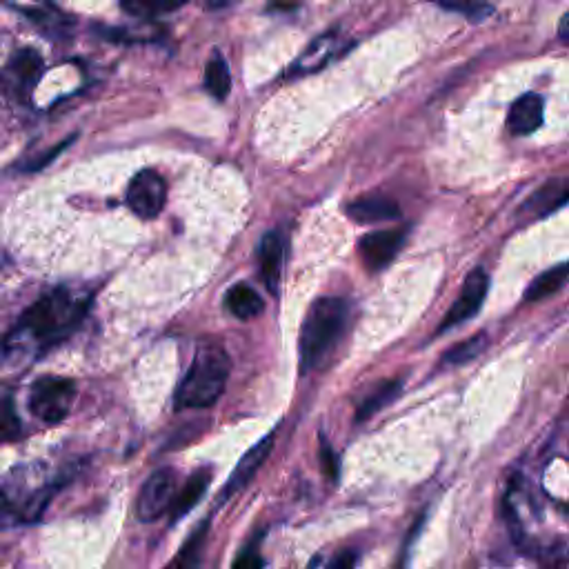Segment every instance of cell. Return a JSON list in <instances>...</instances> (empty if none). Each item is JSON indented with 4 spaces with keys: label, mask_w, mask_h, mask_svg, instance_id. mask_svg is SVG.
Listing matches in <instances>:
<instances>
[{
    "label": "cell",
    "mask_w": 569,
    "mask_h": 569,
    "mask_svg": "<svg viewBox=\"0 0 569 569\" xmlns=\"http://www.w3.org/2000/svg\"><path fill=\"white\" fill-rule=\"evenodd\" d=\"M225 307L232 316L241 318V321H249V318H256L261 314L265 305L261 294H258L254 287H249L247 283H238L227 289Z\"/></svg>",
    "instance_id": "obj_17"
},
{
    "label": "cell",
    "mask_w": 569,
    "mask_h": 569,
    "mask_svg": "<svg viewBox=\"0 0 569 569\" xmlns=\"http://www.w3.org/2000/svg\"><path fill=\"white\" fill-rule=\"evenodd\" d=\"M403 389V381L401 378H394V381H385L383 385H378L372 394H369L365 401L358 405L356 409V421L363 423L369 421V418L376 416L381 409H385L389 403H394L398 394Z\"/></svg>",
    "instance_id": "obj_19"
},
{
    "label": "cell",
    "mask_w": 569,
    "mask_h": 569,
    "mask_svg": "<svg viewBox=\"0 0 569 569\" xmlns=\"http://www.w3.org/2000/svg\"><path fill=\"white\" fill-rule=\"evenodd\" d=\"M274 436H276V432H269L265 438H261V441L249 447L247 452L243 454L241 461H238V465L234 467L232 476L227 478V483H225L223 492H221V503H227L229 498H232L234 494H238V492H241V489H245L249 483H252V478L256 476L258 469L263 467V463L267 461V456L272 454Z\"/></svg>",
    "instance_id": "obj_9"
},
{
    "label": "cell",
    "mask_w": 569,
    "mask_h": 569,
    "mask_svg": "<svg viewBox=\"0 0 569 569\" xmlns=\"http://www.w3.org/2000/svg\"><path fill=\"white\" fill-rule=\"evenodd\" d=\"M567 203H569V178H554V181H547L543 187H538L536 192L527 198L521 212L532 218H545Z\"/></svg>",
    "instance_id": "obj_10"
},
{
    "label": "cell",
    "mask_w": 569,
    "mask_h": 569,
    "mask_svg": "<svg viewBox=\"0 0 569 569\" xmlns=\"http://www.w3.org/2000/svg\"><path fill=\"white\" fill-rule=\"evenodd\" d=\"M176 498V472L172 467H161L147 478L136 498V516L143 523L156 521L172 509Z\"/></svg>",
    "instance_id": "obj_5"
},
{
    "label": "cell",
    "mask_w": 569,
    "mask_h": 569,
    "mask_svg": "<svg viewBox=\"0 0 569 569\" xmlns=\"http://www.w3.org/2000/svg\"><path fill=\"white\" fill-rule=\"evenodd\" d=\"M345 212L354 223L372 225V223L394 221V218H398V214H401V209H398L396 201H392V198H387L383 194H369L349 203Z\"/></svg>",
    "instance_id": "obj_12"
},
{
    "label": "cell",
    "mask_w": 569,
    "mask_h": 569,
    "mask_svg": "<svg viewBox=\"0 0 569 569\" xmlns=\"http://www.w3.org/2000/svg\"><path fill=\"white\" fill-rule=\"evenodd\" d=\"M405 243V229H381L361 238L358 252L369 272H381L394 261Z\"/></svg>",
    "instance_id": "obj_8"
},
{
    "label": "cell",
    "mask_w": 569,
    "mask_h": 569,
    "mask_svg": "<svg viewBox=\"0 0 569 569\" xmlns=\"http://www.w3.org/2000/svg\"><path fill=\"white\" fill-rule=\"evenodd\" d=\"M558 36L569 45V12L561 18V23H558Z\"/></svg>",
    "instance_id": "obj_29"
},
{
    "label": "cell",
    "mask_w": 569,
    "mask_h": 569,
    "mask_svg": "<svg viewBox=\"0 0 569 569\" xmlns=\"http://www.w3.org/2000/svg\"><path fill=\"white\" fill-rule=\"evenodd\" d=\"M283 258H285V245L278 232H267L263 236L261 245H258V265H261V276L265 287L274 296L281 289V274H283Z\"/></svg>",
    "instance_id": "obj_11"
},
{
    "label": "cell",
    "mask_w": 569,
    "mask_h": 569,
    "mask_svg": "<svg viewBox=\"0 0 569 569\" xmlns=\"http://www.w3.org/2000/svg\"><path fill=\"white\" fill-rule=\"evenodd\" d=\"M545 103L538 94H523L509 109L507 127L514 136H529L543 125Z\"/></svg>",
    "instance_id": "obj_13"
},
{
    "label": "cell",
    "mask_w": 569,
    "mask_h": 569,
    "mask_svg": "<svg viewBox=\"0 0 569 569\" xmlns=\"http://www.w3.org/2000/svg\"><path fill=\"white\" fill-rule=\"evenodd\" d=\"M343 45H345L343 38L338 36L336 32H329V34H325L321 38H316V41L305 49L303 56L294 63L292 74L294 76H303V74L318 72V69L325 67L329 61H332V58H336L338 54H341Z\"/></svg>",
    "instance_id": "obj_14"
},
{
    "label": "cell",
    "mask_w": 569,
    "mask_h": 569,
    "mask_svg": "<svg viewBox=\"0 0 569 569\" xmlns=\"http://www.w3.org/2000/svg\"><path fill=\"white\" fill-rule=\"evenodd\" d=\"M76 398V383L63 376H43L29 389V412L47 425L63 423Z\"/></svg>",
    "instance_id": "obj_4"
},
{
    "label": "cell",
    "mask_w": 569,
    "mask_h": 569,
    "mask_svg": "<svg viewBox=\"0 0 569 569\" xmlns=\"http://www.w3.org/2000/svg\"><path fill=\"white\" fill-rule=\"evenodd\" d=\"M21 434H23L21 418L16 414L12 396L0 394V443L16 441Z\"/></svg>",
    "instance_id": "obj_24"
},
{
    "label": "cell",
    "mask_w": 569,
    "mask_h": 569,
    "mask_svg": "<svg viewBox=\"0 0 569 569\" xmlns=\"http://www.w3.org/2000/svg\"><path fill=\"white\" fill-rule=\"evenodd\" d=\"M487 289H489V278L485 274V269H474V272H469L461 287V294H458L454 305L449 307V312L445 314L441 325H438V334L449 332V329H454L456 325H463L469 321V318H474L478 314V309H481L485 303Z\"/></svg>",
    "instance_id": "obj_7"
},
{
    "label": "cell",
    "mask_w": 569,
    "mask_h": 569,
    "mask_svg": "<svg viewBox=\"0 0 569 569\" xmlns=\"http://www.w3.org/2000/svg\"><path fill=\"white\" fill-rule=\"evenodd\" d=\"M92 294L81 287H56L27 309L9 336V345H36L49 349L74 332L83 321Z\"/></svg>",
    "instance_id": "obj_1"
},
{
    "label": "cell",
    "mask_w": 569,
    "mask_h": 569,
    "mask_svg": "<svg viewBox=\"0 0 569 569\" xmlns=\"http://www.w3.org/2000/svg\"><path fill=\"white\" fill-rule=\"evenodd\" d=\"M205 87L216 101H225L229 92H232V74H229V65L223 54L216 52L209 58L205 69Z\"/></svg>",
    "instance_id": "obj_20"
},
{
    "label": "cell",
    "mask_w": 569,
    "mask_h": 569,
    "mask_svg": "<svg viewBox=\"0 0 569 569\" xmlns=\"http://www.w3.org/2000/svg\"><path fill=\"white\" fill-rule=\"evenodd\" d=\"M487 347V334H474L463 343H456L452 349H447L443 354V363L447 365H465L474 361L476 356H481Z\"/></svg>",
    "instance_id": "obj_23"
},
{
    "label": "cell",
    "mask_w": 569,
    "mask_h": 569,
    "mask_svg": "<svg viewBox=\"0 0 569 569\" xmlns=\"http://www.w3.org/2000/svg\"><path fill=\"white\" fill-rule=\"evenodd\" d=\"M232 361L223 345L203 343L176 392V409H207L223 396Z\"/></svg>",
    "instance_id": "obj_3"
},
{
    "label": "cell",
    "mask_w": 569,
    "mask_h": 569,
    "mask_svg": "<svg viewBox=\"0 0 569 569\" xmlns=\"http://www.w3.org/2000/svg\"><path fill=\"white\" fill-rule=\"evenodd\" d=\"M209 536V521H203L192 534L187 536V541L178 549L176 556L167 563L165 569H198L203 563L205 545Z\"/></svg>",
    "instance_id": "obj_16"
},
{
    "label": "cell",
    "mask_w": 569,
    "mask_h": 569,
    "mask_svg": "<svg viewBox=\"0 0 569 569\" xmlns=\"http://www.w3.org/2000/svg\"><path fill=\"white\" fill-rule=\"evenodd\" d=\"M12 72L23 89H32L43 74V58L32 49H23L12 61Z\"/></svg>",
    "instance_id": "obj_22"
},
{
    "label": "cell",
    "mask_w": 569,
    "mask_h": 569,
    "mask_svg": "<svg viewBox=\"0 0 569 569\" xmlns=\"http://www.w3.org/2000/svg\"><path fill=\"white\" fill-rule=\"evenodd\" d=\"M358 561H361V556H358V552H354V549H345V552L336 554L325 569H356Z\"/></svg>",
    "instance_id": "obj_28"
},
{
    "label": "cell",
    "mask_w": 569,
    "mask_h": 569,
    "mask_svg": "<svg viewBox=\"0 0 569 569\" xmlns=\"http://www.w3.org/2000/svg\"><path fill=\"white\" fill-rule=\"evenodd\" d=\"M445 12H452L467 18L469 23H483L494 14V5L487 0H432Z\"/></svg>",
    "instance_id": "obj_21"
},
{
    "label": "cell",
    "mask_w": 569,
    "mask_h": 569,
    "mask_svg": "<svg viewBox=\"0 0 569 569\" xmlns=\"http://www.w3.org/2000/svg\"><path fill=\"white\" fill-rule=\"evenodd\" d=\"M165 201L167 183L154 169H141V172L132 178V183H129L127 205L138 218H143V221H152V218L161 214Z\"/></svg>",
    "instance_id": "obj_6"
},
{
    "label": "cell",
    "mask_w": 569,
    "mask_h": 569,
    "mask_svg": "<svg viewBox=\"0 0 569 569\" xmlns=\"http://www.w3.org/2000/svg\"><path fill=\"white\" fill-rule=\"evenodd\" d=\"M121 3L134 14H165V12H174V9L183 7L187 0H121Z\"/></svg>",
    "instance_id": "obj_25"
},
{
    "label": "cell",
    "mask_w": 569,
    "mask_h": 569,
    "mask_svg": "<svg viewBox=\"0 0 569 569\" xmlns=\"http://www.w3.org/2000/svg\"><path fill=\"white\" fill-rule=\"evenodd\" d=\"M321 463H323V472L332 483H338V478H341V463H338V456L329 445L325 438L321 441Z\"/></svg>",
    "instance_id": "obj_27"
},
{
    "label": "cell",
    "mask_w": 569,
    "mask_h": 569,
    "mask_svg": "<svg viewBox=\"0 0 569 569\" xmlns=\"http://www.w3.org/2000/svg\"><path fill=\"white\" fill-rule=\"evenodd\" d=\"M569 281V263H558L554 267L545 269V272L536 278V281L527 287L525 301H543V298L554 296L558 289H563Z\"/></svg>",
    "instance_id": "obj_18"
},
{
    "label": "cell",
    "mask_w": 569,
    "mask_h": 569,
    "mask_svg": "<svg viewBox=\"0 0 569 569\" xmlns=\"http://www.w3.org/2000/svg\"><path fill=\"white\" fill-rule=\"evenodd\" d=\"M209 483H212V469H198L196 474L187 478L185 487L176 494L172 509H169V516H172V523H178L183 516H187L192 509L201 503V498L205 496Z\"/></svg>",
    "instance_id": "obj_15"
},
{
    "label": "cell",
    "mask_w": 569,
    "mask_h": 569,
    "mask_svg": "<svg viewBox=\"0 0 569 569\" xmlns=\"http://www.w3.org/2000/svg\"><path fill=\"white\" fill-rule=\"evenodd\" d=\"M263 567H265V558L261 554V549H258V538L249 541L241 552H238L232 565V569H263Z\"/></svg>",
    "instance_id": "obj_26"
},
{
    "label": "cell",
    "mask_w": 569,
    "mask_h": 569,
    "mask_svg": "<svg viewBox=\"0 0 569 569\" xmlns=\"http://www.w3.org/2000/svg\"><path fill=\"white\" fill-rule=\"evenodd\" d=\"M347 325V303L338 296H325L312 303L298 338L301 372L309 374L321 367L334 352Z\"/></svg>",
    "instance_id": "obj_2"
}]
</instances>
